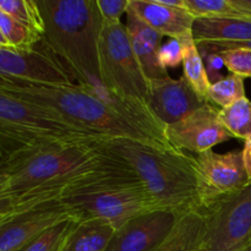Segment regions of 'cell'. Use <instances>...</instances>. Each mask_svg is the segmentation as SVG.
I'll list each match as a JSON object with an SVG mask.
<instances>
[{
    "label": "cell",
    "mask_w": 251,
    "mask_h": 251,
    "mask_svg": "<svg viewBox=\"0 0 251 251\" xmlns=\"http://www.w3.org/2000/svg\"><path fill=\"white\" fill-rule=\"evenodd\" d=\"M93 139L47 141L0 158V222L56 201L100 162Z\"/></svg>",
    "instance_id": "1"
},
{
    "label": "cell",
    "mask_w": 251,
    "mask_h": 251,
    "mask_svg": "<svg viewBox=\"0 0 251 251\" xmlns=\"http://www.w3.org/2000/svg\"><path fill=\"white\" fill-rule=\"evenodd\" d=\"M92 146L100 161L139 186L156 210H200L189 154L173 146L123 137H97Z\"/></svg>",
    "instance_id": "2"
},
{
    "label": "cell",
    "mask_w": 251,
    "mask_h": 251,
    "mask_svg": "<svg viewBox=\"0 0 251 251\" xmlns=\"http://www.w3.org/2000/svg\"><path fill=\"white\" fill-rule=\"evenodd\" d=\"M44 21L42 43L66 65L77 85L100 82L103 19L97 0H37Z\"/></svg>",
    "instance_id": "3"
},
{
    "label": "cell",
    "mask_w": 251,
    "mask_h": 251,
    "mask_svg": "<svg viewBox=\"0 0 251 251\" xmlns=\"http://www.w3.org/2000/svg\"><path fill=\"white\" fill-rule=\"evenodd\" d=\"M0 91L43 105L95 137H123L171 146L77 83L51 86L0 77Z\"/></svg>",
    "instance_id": "4"
},
{
    "label": "cell",
    "mask_w": 251,
    "mask_h": 251,
    "mask_svg": "<svg viewBox=\"0 0 251 251\" xmlns=\"http://www.w3.org/2000/svg\"><path fill=\"white\" fill-rule=\"evenodd\" d=\"M59 201L77 222L103 220L112 223L115 229L142 213L156 211L139 186L102 162L97 171L73 184Z\"/></svg>",
    "instance_id": "5"
},
{
    "label": "cell",
    "mask_w": 251,
    "mask_h": 251,
    "mask_svg": "<svg viewBox=\"0 0 251 251\" xmlns=\"http://www.w3.org/2000/svg\"><path fill=\"white\" fill-rule=\"evenodd\" d=\"M66 139H97L43 105L0 91V158L26 147Z\"/></svg>",
    "instance_id": "6"
},
{
    "label": "cell",
    "mask_w": 251,
    "mask_h": 251,
    "mask_svg": "<svg viewBox=\"0 0 251 251\" xmlns=\"http://www.w3.org/2000/svg\"><path fill=\"white\" fill-rule=\"evenodd\" d=\"M100 82L108 90L149 104L150 81L135 55L126 25L103 24L100 39Z\"/></svg>",
    "instance_id": "7"
},
{
    "label": "cell",
    "mask_w": 251,
    "mask_h": 251,
    "mask_svg": "<svg viewBox=\"0 0 251 251\" xmlns=\"http://www.w3.org/2000/svg\"><path fill=\"white\" fill-rule=\"evenodd\" d=\"M193 168L200 211L237 195L249 185L239 150L227 153L208 150L193 157Z\"/></svg>",
    "instance_id": "8"
},
{
    "label": "cell",
    "mask_w": 251,
    "mask_h": 251,
    "mask_svg": "<svg viewBox=\"0 0 251 251\" xmlns=\"http://www.w3.org/2000/svg\"><path fill=\"white\" fill-rule=\"evenodd\" d=\"M203 251H240L251 242V184L237 195L201 211Z\"/></svg>",
    "instance_id": "9"
},
{
    "label": "cell",
    "mask_w": 251,
    "mask_h": 251,
    "mask_svg": "<svg viewBox=\"0 0 251 251\" xmlns=\"http://www.w3.org/2000/svg\"><path fill=\"white\" fill-rule=\"evenodd\" d=\"M0 77L51 86L76 83L65 64L42 42L41 48L29 50L0 47Z\"/></svg>",
    "instance_id": "10"
},
{
    "label": "cell",
    "mask_w": 251,
    "mask_h": 251,
    "mask_svg": "<svg viewBox=\"0 0 251 251\" xmlns=\"http://www.w3.org/2000/svg\"><path fill=\"white\" fill-rule=\"evenodd\" d=\"M168 142L176 149L188 150L199 154L212 150L216 145L234 139L223 125L220 110L211 103L189 114L166 129Z\"/></svg>",
    "instance_id": "11"
},
{
    "label": "cell",
    "mask_w": 251,
    "mask_h": 251,
    "mask_svg": "<svg viewBox=\"0 0 251 251\" xmlns=\"http://www.w3.org/2000/svg\"><path fill=\"white\" fill-rule=\"evenodd\" d=\"M74 217L59 200L17 213L0 222V251H22L44 232Z\"/></svg>",
    "instance_id": "12"
},
{
    "label": "cell",
    "mask_w": 251,
    "mask_h": 251,
    "mask_svg": "<svg viewBox=\"0 0 251 251\" xmlns=\"http://www.w3.org/2000/svg\"><path fill=\"white\" fill-rule=\"evenodd\" d=\"M180 215L164 210L142 213L115 230L105 251H153L169 237Z\"/></svg>",
    "instance_id": "13"
},
{
    "label": "cell",
    "mask_w": 251,
    "mask_h": 251,
    "mask_svg": "<svg viewBox=\"0 0 251 251\" xmlns=\"http://www.w3.org/2000/svg\"><path fill=\"white\" fill-rule=\"evenodd\" d=\"M207 103L184 76L178 80L169 77L150 81V108L166 126L180 122Z\"/></svg>",
    "instance_id": "14"
},
{
    "label": "cell",
    "mask_w": 251,
    "mask_h": 251,
    "mask_svg": "<svg viewBox=\"0 0 251 251\" xmlns=\"http://www.w3.org/2000/svg\"><path fill=\"white\" fill-rule=\"evenodd\" d=\"M126 14L171 39H181L193 33L195 17L184 9L169 7L159 0H130Z\"/></svg>",
    "instance_id": "15"
},
{
    "label": "cell",
    "mask_w": 251,
    "mask_h": 251,
    "mask_svg": "<svg viewBox=\"0 0 251 251\" xmlns=\"http://www.w3.org/2000/svg\"><path fill=\"white\" fill-rule=\"evenodd\" d=\"M126 27L135 55L147 80L158 81L171 77L168 70L159 60V49L164 36L139 21L134 15L126 14Z\"/></svg>",
    "instance_id": "16"
},
{
    "label": "cell",
    "mask_w": 251,
    "mask_h": 251,
    "mask_svg": "<svg viewBox=\"0 0 251 251\" xmlns=\"http://www.w3.org/2000/svg\"><path fill=\"white\" fill-rule=\"evenodd\" d=\"M193 36L196 43H234L251 41V17L195 19Z\"/></svg>",
    "instance_id": "17"
},
{
    "label": "cell",
    "mask_w": 251,
    "mask_h": 251,
    "mask_svg": "<svg viewBox=\"0 0 251 251\" xmlns=\"http://www.w3.org/2000/svg\"><path fill=\"white\" fill-rule=\"evenodd\" d=\"M205 221L200 210L184 212L169 237L153 251H199L203 239Z\"/></svg>",
    "instance_id": "18"
},
{
    "label": "cell",
    "mask_w": 251,
    "mask_h": 251,
    "mask_svg": "<svg viewBox=\"0 0 251 251\" xmlns=\"http://www.w3.org/2000/svg\"><path fill=\"white\" fill-rule=\"evenodd\" d=\"M115 230L107 221H80L71 232L64 251H105Z\"/></svg>",
    "instance_id": "19"
},
{
    "label": "cell",
    "mask_w": 251,
    "mask_h": 251,
    "mask_svg": "<svg viewBox=\"0 0 251 251\" xmlns=\"http://www.w3.org/2000/svg\"><path fill=\"white\" fill-rule=\"evenodd\" d=\"M183 47V76L196 93L208 100V90L211 82L206 73L203 59L199 50L198 43L193 33L179 39ZM210 102V100H208Z\"/></svg>",
    "instance_id": "20"
},
{
    "label": "cell",
    "mask_w": 251,
    "mask_h": 251,
    "mask_svg": "<svg viewBox=\"0 0 251 251\" xmlns=\"http://www.w3.org/2000/svg\"><path fill=\"white\" fill-rule=\"evenodd\" d=\"M42 41L43 34L0 11V47L14 50H29Z\"/></svg>",
    "instance_id": "21"
},
{
    "label": "cell",
    "mask_w": 251,
    "mask_h": 251,
    "mask_svg": "<svg viewBox=\"0 0 251 251\" xmlns=\"http://www.w3.org/2000/svg\"><path fill=\"white\" fill-rule=\"evenodd\" d=\"M220 118L234 139H251V100L247 97L220 109Z\"/></svg>",
    "instance_id": "22"
},
{
    "label": "cell",
    "mask_w": 251,
    "mask_h": 251,
    "mask_svg": "<svg viewBox=\"0 0 251 251\" xmlns=\"http://www.w3.org/2000/svg\"><path fill=\"white\" fill-rule=\"evenodd\" d=\"M0 11L5 12L38 33L44 34L43 16L37 0H1Z\"/></svg>",
    "instance_id": "23"
},
{
    "label": "cell",
    "mask_w": 251,
    "mask_h": 251,
    "mask_svg": "<svg viewBox=\"0 0 251 251\" xmlns=\"http://www.w3.org/2000/svg\"><path fill=\"white\" fill-rule=\"evenodd\" d=\"M245 96L244 78L235 74H229L218 82L212 83L208 90V100L220 107L226 108Z\"/></svg>",
    "instance_id": "24"
},
{
    "label": "cell",
    "mask_w": 251,
    "mask_h": 251,
    "mask_svg": "<svg viewBox=\"0 0 251 251\" xmlns=\"http://www.w3.org/2000/svg\"><path fill=\"white\" fill-rule=\"evenodd\" d=\"M185 6L195 19L249 17L233 5L232 0H185Z\"/></svg>",
    "instance_id": "25"
},
{
    "label": "cell",
    "mask_w": 251,
    "mask_h": 251,
    "mask_svg": "<svg viewBox=\"0 0 251 251\" xmlns=\"http://www.w3.org/2000/svg\"><path fill=\"white\" fill-rule=\"evenodd\" d=\"M77 221L68 220L39 235L22 251H64Z\"/></svg>",
    "instance_id": "26"
},
{
    "label": "cell",
    "mask_w": 251,
    "mask_h": 251,
    "mask_svg": "<svg viewBox=\"0 0 251 251\" xmlns=\"http://www.w3.org/2000/svg\"><path fill=\"white\" fill-rule=\"evenodd\" d=\"M216 53L221 54L226 69L230 74H235L243 78L251 77V49L235 48Z\"/></svg>",
    "instance_id": "27"
},
{
    "label": "cell",
    "mask_w": 251,
    "mask_h": 251,
    "mask_svg": "<svg viewBox=\"0 0 251 251\" xmlns=\"http://www.w3.org/2000/svg\"><path fill=\"white\" fill-rule=\"evenodd\" d=\"M130 0H97L103 24H118L120 17L126 14Z\"/></svg>",
    "instance_id": "28"
},
{
    "label": "cell",
    "mask_w": 251,
    "mask_h": 251,
    "mask_svg": "<svg viewBox=\"0 0 251 251\" xmlns=\"http://www.w3.org/2000/svg\"><path fill=\"white\" fill-rule=\"evenodd\" d=\"M159 60L166 69H174L183 64V47L179 39H171L159 49Z\"/></svg>",
    "instance_id": "29"
},
{
    "label": "cell",
    "mask_w": 251,
    "mask_h": 251,
    "mask_svg": "<svg viewBox=\"0 0 251 251\" xmlns=\"http://www.w3.org/2000/svg\"><path fill=\"white\" fill-rule=\"evenodd\" d=\"M200 50L201 56L203 59V64H205L206 73H207L208 80H210L211 85L212 83L218 82L222 78H225L226 76L222 75V69L226 68L225 63H223V59L221 56L220 53H216V51L206 50V49L199 48Z\"/></svg>",
    "instance_id": "30"
},
{
    "label": "cell",
    "mask_w": 251,
    "mask_h": 251,
    "mask_svg": "<svg viewBox=\"0 0 251 251\" xmlns=\"http://www.w3.org/2000/svg\"><path fill=\"white\" fill-rule=\"evenodd\" d=\"M199 48L206 49L211 51H222L227 49L245 48L251 49V41L248 42H234V43H198Z\"/></svg>",
    "instance_id": "31"
},
{
    "label": "cell",
    "mask_w": 251,
    "mask_h": 251,
    "mask_svg": "<svg viewBox=\"0 0 251 251\" xmlns=\"http://www.w3.org/2000/svg\"><path fill=\"white\" fill-rule=\"evenodd\" d=\"M243 151V159H244V166L245 171L248 174V181H249V185L251 184V139L247 140L244 144V149Z\"/></svg>",
    "instance_id": "32"
},
{
    "label": "cell",
    "mask_w": 251,
    "mask_h": 251,
    "mask_svg": "<svg viewBox=\"0 0 251 251\" xmlns=\"http://www.w3.org/2000/svg\"><path fill=\"white\" fill-rule=\"evenodd\" d=\"M232 2L244 15L251 14V0H232Z\"/></svg>",
    "instance_id": "33"
},
{
    "label": "cell",
    "mask_w": 251,
    "mask_h": 251,
    "mask_svg": "<svg viewBox=\"0 0 251 251\" xmlns=\"http://www.w3.org/2000/svg\"><path fill=\"white\" fill-rule=\"evenodd\" d=\"M240 251H251V242L248 243V244L245 245V247L243 248V249L240 250Z\"/></svg>",
    "instance_id": "34"
},
{
    "label": "cell",
    "mask_w": 251,
    "mask_h": 251,
    "mask_svg": "<svg viewBox=\"0 0 251 251\" xmlns=\"http://www.w3.org/2000/svg\"><path fill=\"white\" fill-rule=\"evenodd\" d=\"M247 16H249V17H251V14H250V15H247Z\"/></svg>",
    "instance_id": "35"
},
{
    "label": "cell",
    "mask_w": 251,
    "mask_h": 251,
    "mask_svg": "<svg viewBox=\"0 0 251 251\" xmlns=\"http://www.w3.org/2000/svg\"><path fill=\"white\" fill-rule=\"evenodd\" d=\"M199 251H203V250H199Z\"/></svg>",
    "instance_id": "36"
}]
</instances>
